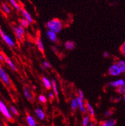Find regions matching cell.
Listing matches in <instances>:
<instances>
[{
	"mask_svg": "<svg viewBox=\"0 0 125 126\" xmlns=\"http://www.w3.org/2000/svg\"><path fill=\"white\" fill-rule=\"evenodd\" d=\"M46 35H47V38H49V40H51V42H54L56 40V39H57L56 33H54V32H52V31L49 30L48 32H47Z\"/></svg>",
	"mask_w": 125,
	"mask_h": 126,
	"instance_id": "obj_12",
	"label": "cell"
},
{
	"mask_svg": "<svg viewBox=\"0 0 125 126\" xmlns=\"http://www.w3.org/2000/svg\"><path fill=\"white\" fill-rule=\"evenodd\" d=\"M75 43L71 40H68V41L66 42L65 44V48L68 50H73L75 48Z\"/></svg>",
	"mask_w": 125,
	"mask_h": 126,
	"instance_id": "obj_19",
	"label": "cell"
},
{
	"mask_svg": "<svg viewBox=\"0 0 125 126\" xmlns=\"http://www.w3.org/2000/svg\"><path fill=\"white\" fill-rule=\"evenodd\" d=\"M38 99H39V101H40L42 103H45L47 102V98L45 97V96L43 95H40L39 96V97H38Z\"/></svg>",
	"mask_w": 125,
	"mask_h": 126,
	"instance_id": "obj_29",
	"label": "cell"
},
{
	"mask_svg": "<svg viewBox=\"0 0 125 126\" xmlns=\"http://www.w3.org/2000/svg\"><path fill=\"white\" fill-rule=\"evenodd\" d=\"M109 73L110 75L114 76H117L121 74L119 67L117 66L116 63H114L111 66L109 69Z\"/></svg>",
	"mask_w": 125,
	"mask_h": 126,
	"instance_id": "obj_5",
	"label": "cell"
},
{
	"mask_svg": "<svg viewBox=\"0 0 125 126\" xmlns=\"http://www.w3.org/2000/svg\"><path fill=\"white\" fill-rule=\"evenodd\" d=\"M0 34H1V36L3 41L5 42L8 46L10 47H14L15 46V42H14V40L8 35L5 34V33L3 32L1 29L0 30Z\"/></svg>",
	"mask_w": 125,
	"mask_h": 126,
	"instance_id": "obj_3",
	"label": "cell"
},
{
	"mask_svg": "<svg viewBox=\"0 0 125 126\" xmlns=\"http://www.w3.org/2000/svg\"><path fill=\"white\" fill-rule=\"evenodd\" d=\"M105 115L107 117H111V115H112V112H111L110 110L106 111H105Z\"/></svg>",
	"mask_w": 125,
	"mask_h": 126,
	"instance_id": "obj_33",
	"label": "cell"
},
{
	"mask_svg": "<svg viewBox=\"0 0 125 126\" xmlns=\"http://www.w3.org/2000/svg\"><path fill=\"white\" fill-rule=\"evenodd\" d=\"M89 122V116H85L83 118V126H87Z\"/></svg>",
	"mask_w": 125,
	"mask_h": 126,
	"instance_id": "obj_27",
	"label": "cell"
},
{
	"mask_svg": "<svg viewBox=\"0 0 125 126\" xmlns=\"http://www.w3.org/2000/svg\"><path fill=\"white\" fill-rule=\"evenodd\" d=\"M89 126H95V125H94L93 123H90V124H89Z\"/></svg>",
	"mask_w": 125,
	"mask_h": 126,
	"instance_id": "obj_37",
	"label": "cell"
},
{
	"mask_svg": "<svg viewBox=\"0 0 125 126\" xmlns=\"http://www.w3.org/2000/svg\"><path fill=\"white\" fill-rule=\"evenodd\" d=\"M85 108L87 110V111H89L90 115L92 117H93L95 116V110H94L93 108L92 107V106L88 102H86V104H85Z\"/></svg>",
	"mask_w": 125,
	"mask_h": 126,
	"instance_id": "obj_20",
	"label": "cell"
},
{
	"mask_svg": "<svg viewBox=\"0 0 125 126\" xmlns=\"http://www.w3.org/2000/svg\"><path fill=\"white\" fill-rule=\"evenodd\" d=\"M49 99H51V100H52V99H54V94H53V93H50L49 94Z\"/></svg>",
	"mask_w": 125,
	"mask_h": 126,
	"instance_id": "obj_35",
	"label": "cell"
},
{
	"mask_svg": "<svg viewBox=\"0 0 125 126\" xmlns=\"http://www.w3.org/2000/svg\"><path fill=\"white\" fill-rule=\"evenodd\" d=\"M52 88H53V92H54V94L56 95H58L59 94V92H58V89H57V84L56 83L55 80L52 79Z\"/></svg>",
	"mask_w": 125,
	"mask_h": 126,
	"instance_id": "obj_23",
	"label": "cell"
},
{
	"mask_svg": "<svg viewBox=\"0 0 125 126\" xmlns=\"http://www.w3.org/2000/svg\"><path fill=\"white\" fill-rule=\"evenodd\" d=\"M120 51L121 53H122V54L125 57V42L121 45V46L120 47Z\"/></svg>",
	"mask_w": 125,
	"mask_h": 126,
	"instance_id": "obj_30",
	"label": "cell"
},
{
	"mask_svg": "<svg viewBox=\"0 0 125 126\" xmlns=\"http://www.w3.org/2000/svg\"><path fill=\"white\" fill-rule=\"evenodd\" d=\"M5 62L6 63V64L8 65V66H9L10 68H11L13 70H14V71H17V67H16V66L15 65V64L14 63V62H13L8 57V56H5Z\"/></svg>",
	"mask_w": 125,
	"mask_h": 126,
	"instance_id": "obj_15",
	"label": "cell"
},
{
	"mask_svg": "<svg viewBox=\"0 0 125 126\" xmlns=\"http://www.w3.org/2000/svg\"><path fill=\"white\" fill-rule=\"evenodd\" d=\"M123 101H125V95H123Z\"/></svg>",
	"mask_w": 125,
	"mask_h": 126,
	"instance_id": "obj_38",
	"label": "cell"
},
{
	"mask_svg": "<svg viewBox=\"0 0 125 126\" xmlns=\"http://www.w3.org/2000/svg\"><path fill=\"white\" fill-rule=\"evenodd\" d=\"M116 63L119 67L121 73H125V61L121 60L118 61L117 62H116Z\"/></svg>",
	"mask_w": 125,
	"mask_h": 126,
	"instance_id": "obj_16",
	"label": "cell"
},
{
	"mask_svg": "<svg viewBox=\"0 0 125 126\" xmlns=\"http://www.w3.org/2000/svg\"><path fill=\"white\" fill-rule=\"evenodd\" d=\"M43 64V66H44L45 67H46V68H47V69L51 68V65H50V63H49V62H44Z\"/></svg>",
	"mask_w": 125,
	"mask_h": 126,
	"instance_id": "obj_32",
	"label": "cell"
},
{
	"mask_svg": "<svg viewBox=\"0 0 125 126\" xmlns=\"http://www.w3.org/2000/svg\"><path fill=\"white\" fill-rule=\"evenodd\" d=\"M9 3L12 5V6L14 8H15L16 10H21L22 8H21V6L19 5V3L17 2L16 0H8Z\"/></svg>",
	"mask_w": 125,
	"mask_h": 126,
	"instance_id": "obj_21",
	"label": "cell"
},
{
	"mask_svg": "<svg viewBox=\"0 0 125 126\" xmlns=\"http://www.w3.org/2000/svg\"><path fill=\"white\" fill-rule=\"evenodd\" d=\"M1 9L6 14H10V9L9 6L6 4H5V3H3L1 5Z\"/></svg>",
	"mask_w": 125,
	"mask_h": 126,
	"instance_id": "obj_26",
	"label": "cell"
},
{
	"mask_svg": "<svg viewBox=\"0 0 125 126\" xmlns=\"http://www.w3.org/2000/svg\"><path fill=\"white\" fill-rule=\"evenodd\" d=\"M26 121L29 126H37V122L32 116L27 115L26 116Z\"/></svg>",
	"mask_w": 125,
	"mask_h": 126,
	"instance_id": "obj_14",
	"label": "cell"
},
{
	"mask_svg": "<svg viewBox=\"0 0 125 126\" xmlns=\"http://www.w3.org/2000/svg\"><path fill=\"white\" fill-rule=\"evenodd\" d=\"M117 92L119 93V94L121 95H125V85H121V86L117 87L116 89Z\"/></svg>",
	"mask_w": 125,
	"mask_h": 126,
	"instance_id": "obj_25",
	"label": "cell"
},
{
	"mask_svg": "<svg viewBox=\"0 0 125 126\" xmlns=\"http://www.w3.org/2000/svg\"><path fill=\"white\" fill-rule=\"evenodd\" d=\"M76 99L77 101L78 106H79L80 111H81L83 113H85V112H86V109H85V107L84 106V103H83V99H81L79 96L76 98Z\"/></svg>",
	"mask_w": 125,
	"mask_h": 126,
	"instance_id": "obj_9",
	"label": "cell"
},
{
	"mask_svg": "<svg viewBox=\"0 0 125 126\" xmlns=\"http://www.w3.org/2000/svg\"><path fill=\"white\" fill-rule=\"evenodd\" d=\"M79 97L81 99L84 100V93H83V92L81 90H79Z\"/></svg>",
	"mask_w": 125,
	"mask_h": 126,
	"instance_id": "obj_31",
	"label": "cell"
},
{
	"mask_svg": "<svg viewBox=\"0 0 125 126\" xmlns=\"http://www.w3.org/2000/svg\"><path fill=\"white\" fill-rule=\"evenodd\" d=\"M78 102L76 99H72L71 102V108L72 110H76L77 108H78Z\"/></svg>",
	"mask_w": 125,
	"mask_h": 126,
	"instance_id": "obj_24",
	"label": "cell"
},
{
	"mask_svg": "<svg viewBox=\"0 0 125 126\" xmlns=\"http://www.w3.org/2000/svg\"><path fill=\"white\" fill-rule=\"evenodd\" d=\"M21 13H22V16H24V17L25 18L26 20H28V21L29 22V23H32L33 21V18H32V17L31 16V15L29 14L27 10H26L25 9H23V8L21 9Z\"/></svg>",
	"mask_w": 125,
	"mask_h": 126,
	"instance_id": "obj_11",
	"label": "cell"
},
{
	"mask_svg": "<svg viewBox=\"0 0 125 126\" xmlns=\"http://www.w3.org/2000/svg\"><path fill=\"white\" fill-rule=\"evenodd\" d=\"M14 31L16 37L20 40H22L23 37H24V27L21 25L15 26L14 27Z\"/></svg>",
	"mask_w": 125,
	"mask_h": 126,
	"instance_id": "obj_2",
	"label": "cell"
},
{
	"mask_svg": "<svg viewBox=\"0 0 125 126\" xmlns=\"http://www.w3.org/2000/svg\"><path fill=\"white\" fill-rule=\"evenodd\" d=\"M0 78L1 79L2 81L5 83L6 85H10V78L7 75V74L6 73L4 69L2 67H0Z\"/></svg>",
	"mask_w": 125,
	"mask_h": 126,
	"instance_id": "obj_6",
	"label": "cell"
},
{
	"mask_svg": "<svg viewBox=\"0 0 125 126\" xmlns=\"http://www.w3.org/2000/svg\"><path fill=\"white\" fill-rule=\"evenodd\" d=\"M0 60H1V62H3V61L5 60V57L3 56V54H2V53H1V54H0Z\"/></svg>",
	"mask_w": 125,
	"mask_h": 126,
	"instance_id": "obj_34",
	"label": "cell"
},
{
	"mask_svg": "<svg viewBox=\"0 0 125 126\" xmlns=\"http://www.w3.org/2000/svg\"><path fill=\"white\" fill-rule=\"evenodd\" d=\"M123 85H125V80L123 79L116 80V81H114L111 82V83H109V85L110 86L114 87V88H117V87H119V86Z\"/></svg>",
	"mask_w": 125,
	"mask_h": 126,
	"instance_id": "obj_7",
	"label": "cell"
},
{
	"mask_svg": "<svg viewBox=\"0 0 125 126\" xmlns=\"http://www.w3.org/2000/svg\"><path fill=\"white\" fill-rule=\"evenodd\" d=\"M24 96L26 97V98L27 99H28L29 101H32V100H33L32 95L31 94L30 92H29V90L28 87H27V86H24Z\"/></svg>",
	"mask_w": 125,
	"mask_h": 126,
	"instance_id": "obj_17",
	"label": "cell"
},
{
	"mask_svg": "<svg viewBox=\"0 0 125 126\" xmlns=\"http://www.w3.org/2000/svg\"><path fill=\"white\" fill-rule=\"evenodd\" d=\"M19 22H20L21 25L24 28H28L29 24V22L26 20L25 18H22V19H19Z\"/></svg>",
	"mask_w": 125,
	"mask_h": 126,
	"instance_id": "obj_22",
	"label": "cell"
},
{
	"mask_svg": "<svg viewBox=\"0 0 125 126\" xmlns=\"http://www.w3.org/2000/svg\"><path fill=\"white\" fill-rule=\"evenodd\" d=\"M42 82L43 83V85L45 86L47 89L50 90L52 86V82H51L46 77H43L42 78Z\"/></svg>",
	"mask_w": 125,
	"mask_h": 126,
	"instance_id": "obj_18",
	"label": "cell"
},
{
	"mask_svg": "<svg viewBox=\"0 0 125 126\" xmlns=\"http://www.w3.org/2000/svg\"><path fill=\"white\" fill-rule=\"evenodd\" d=\"M35 115H36V116H37V118H38L40 120H44L45 118V113L43 112V111L42 110H41L40 108L35 109Z\"/></svg>",
	"mask_w": 125,
	"mask_h": 126,
	"instance_id": "obj_8",
	"label": "cell"
},
{
	"mask_svg": "<svg viewBox=\"0 0 125 126\" xmlns=\"http://www.w3.org/2000/svg\"><path fill=\"white\" fill-rule=\"evenodd\" d=\"M47 28L48 30L54 32L56 33H58L61 31L63 28L61 21L58 19H52L47 22Z\"/></svg>",
	"mask_w": 125,
	"mask_h": 126,
	"instance_id": "obj_1",
	"label": "cell"
},
{
	"mask_svg": "<svg viewBox=\"0 0 125 126\" xmlns=\"http://www.w3.org/2000/svg\"><path fill=\"white\" fill-rule=\"evenodd\" d=\"M10 112H12L14 115H19V111H17V110L15 107H14V106H10Z\"/></svg>",
	"mask_w": 125,
	"mask_h": 126,
	"instance_id": "obj_28",
	"label": "cell"
},
{
	"mask_svg": "<svg viewBox=\"0 0 125 126\" xmlns=\"http://www.w3.org/2000/svg\"><path fill=\"white\" fill-rule=\"evenodd\" d=\"M124 80H125V79H124Z\"/></svg>",
	"mask_w": 125,
	"mask_h": 126,
	"instance_id": "obj_40",
	"label": "cell"
},
{
	"mask_svg": "<svg viewBox=\"0 0 125 126\" xmlns=\"http://www.w3.org/2000/svg\"><path fill=\"white\" fill-rule=\"evenodd\" d=\"M116 120L114 119H109L103 121L100 124V126H115Z\"/></svg>",
	"mask_w": 125,
	"mask_h": 126,
	"instance_id": "obj_13",
	"label": "cell"
},
{
	"mask_svg": "<svg viewBox=\"0 0 125 126\" xmlns=\"http://www.w3.org/2000/svg\"><path fill=\"white\" fill-rule=\"evenodd\" d=\"M0 111L1 112V113L8 120H12V117L11 114L10 113V111L8 110V109L7 108L6 105L2 101H0Z\"/></svg>",
	"mask_w": 125,
	"mask_h": 126,
	"instance_id": "obj_4",
	"label": "cell"
},
{
	"mask_svg": "<svg viewBox=\"0 0 125 126\" xmlns=\"http://www.w3.org/2000/svg\"><path fill=\"white\" fill-rule=\"evenodd\" d=\"M41 69H42V70H44V67H42V66H41Z\"/></svg>",
	"mask_w": 125,
	"mask_h": 126,
	"instance_id": "obj_39",
	"label": "cell"
},
{
	"mask_svg": "<svg viewBox=\"0 0 125 126\" xmlns=\"http://www.w3.org/2000/svg\"><path fill=\"white\" fill-rule=\"evenodd\" d=\"M35 43L37 46L38 47V49H39V51L42 53H44V46H43V42L41 38L40 37H38V38L36 39L35 40Z\"/></svg>",
	"mask_w": 125,
	"mask_h": 126,
	"instance_id": "obj_10",
	"label": "cell"
},
{
	"mask_svg": "<svg viewBox=\"0 0 125 126\" xmlns=\"http://www.w3.org/2000/svg\"><path fill=\"white\" fill-rule=\"evenodd\" d=\"M109 54L108 53H107V52L103 53V56H104L105 58H108L109 57Z\"/></svg>",
	"mask_w": 125,
	"mask_h": 126,
	"instance_id": "obj_36",
	"label": "cell"
}]
</instances>
